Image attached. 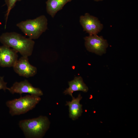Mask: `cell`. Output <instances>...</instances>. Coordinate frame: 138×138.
<instances>
[{
	"label": "cell",
	"instance_id": "obj_14",
	"mask_svg": "<svg viewBox=\"0 0 138 138\" xmlns=\"http://www.w3.org/2000/svg\"><path fill=\"white\" fill-rule=\"evenodd\" d=\"M4 77H0V90L3 89L5 91L6 90H8L9 88L7 86V83L4 81Z\"/></svg>",
	"mask_w": 138,
	"mask_h": 138
},
{
	"label": "cell",
	"instance_id": "obj_10",
	"mask_svg": "<svg viewBox=\"0 0 138 138\" xmlns=\"http://www.w3.org/2000/svg\"><path fill=\"white\" fill-rule=\"evenodd\" d=\"M71 101H67L66 105L69 107V117L73 120L77 119L80 116L83 112L82 106L80 103L82 98L80 94L77 97L75 98L73 97Z\"/></svg>",
	"mask_w": 138,
	"mask_h": 138
},
{
	"label": "cell",
	"instance_id": "obj_8",
	"mask_svg": "<svg viewBox=\"0 0 138 138\" xmlns=\"http://www.w3.org/2000/svg\"><path fill=\"white\" fill-rule=\"evenodd\" d=\"M8 90L12 94L16 93L21 95L23 93H28L39 96L43 94L40 88L33 87L27 80L15 82Z\"/></svg>",
	"mask_w": 138,
	"mask_h": 138
},
{
	"label": "cell",
	"instance_id": "obj_12",
	"mask_svg": "<svg viewBox=\"0 0 138 138\" xmlns=\"http://www.w3.org/2000/svg\"><path fill=\"white\" fill-rule=\"evenodd\" d=\"M72 0H47L46 2L47 13L53 18L59 11L62 10L66 4Z\"/></svg>",
	"mask_w": 138,
	"mask_h": 138
},
{
	"label": "cell",
	"instance_id": "obj_1",
	"mask_svg": "<svg viewBox=\"0 0 138 138\" xmlns=\"http://www.w3.org/2000/svg\"><path fill=\"white\" fill-rule=\"evenodd\" d=\"M0 42L14 49L22 56L28 57L32 55L35 44L33 40L15 32L3 33L0 36Z\"/></svg>",
	"mask_w": 138,
	"mask_h": 138
},
{
	"label": "cell",
	"instance_id": "obj_6",
	"mask_svg": "<svg viewBox=\"0 0 138 138\" xmlns=\"http://www.w3.org/2000/svg\"><path fill=\"white\" fill-rule=\"evenodd\" d=\"M79 21L84 31L89 35L97 34L103 28V25L98 19L88 13L81 16Z\"/></svg>",
	"mask_w": 138,
	"mask_h": 138
},
{
	"label": "cell",
	"instance_id": "obj_5",
	"mask_svg": "<svg viewBox=\"0 0 138 138\" xmlns=\"http://www.w3.org/2000/svg\"><path fill=\"white\" fill-rule=\"evenodd\" d=\"M85 44L89 52L101 55L105 53L108 44L106 40L97 34L89 35L84 38Z\"/></svg>",
	"mask_w": 138,
	"mask_h": 138
},
{
	"label": "cell",
	"instance_id": "obj_2",
	"mask_svg": "<svg viewBox=\"0 0 138 138\" xmlns=\"http://www.w3.org/2000/svg\"><path fill=\"white\" fill-rule=\"evenodd\" d=\"M50 124L47 117L41 116L35 118L21 120L19 125L26 137L40 138L43 136L49 129Z\"/></svg>",
	"mask_w": 138,
	"mask_h": 138
},
{
	"label": "cell",
	"instance_id": "obj_9",
	"mask_svg": "<svg viewBox=\"0 0 138 138\" xmlns=\"http://www.w3.org/2000/svg\"><path fill=\"white\" fill-rule=\"evenodd\" d=\"M18 52L15 50L4 45L0 46V66L13 67L18 60Z\"/></svg>",
	"mask_w": 138,
	"mask_h": 138
},
{
	"label": "cell",
	"instance_id": "obj_4",
	"mask_svg": "<svg viewBox=\"0 0 138 138\" xmlns=\"http://www.w3.org/2000/svg\"><path fill=\"white\" fill-rule=\"evenodd\" d=\"M41 100L40 96L31 95L8 100L6 103L12 116L24 114L34 108Z\"/></svg>",
	"mask_w": 138,
	"mask_h": 138
},
{
	"label": "cell",
	"instance_id": "obj_3",
	"mask_svg": "<svg viewBox=\"0 0 138 138\" xmlns=\"http://www.w3.org/2000/svg\"><path fill=\"white\" fill-rule=\"evenodd\" d=\"M48 19L44 15L33 19H27L17 23L16 26L29 38L32 40L38 38L47 29Z\"/></svg>",
	"mask_w": 138,
	"mask_h": 138
},
{
	"label": "cell",
	"instance_id": "obj_13",
	"mask_svg": "<svg viewBox=\"0 0 138 138\" xmlns=\"http://www.w3.org/2000/svg\"><path fill=\"white\" fill-rule=\"evenodd\" d=\"M22 0H5V2L7 7V10L5 15V28H6L8 17L10 11L14 7L17 2Z\"/></svg>",
	"mask_w": 138,
	"mask_h": 138
},
{
	"label": "cell",
	"instance_id": "obj_15",
	"mask_svg": "<svg viewBox=\"0 0 138 138\" xmlns=\"http://www.w3.org/2000/svg\"><path fill=\"white\" fill-rule=\"evenodd\" d=\"M95 1H96V2H99L100 1H102L103 0H94Z\"/></svg>",
	"mask_w": 138,
	"mask_h": 138
},
{
	"label": "cell",
	"instance_id": "obj_7",
	"mask_svg": "<svg viewBox=\"0 0 138 138\" xmlns=\"http://www.w3.org/2000/svg\"><path fill=\"white\" fill-rule=\"evenodd\" d=\"M13 67L19 75L27 78L34 76L37 72V68L30 64L27 57L22 56L17 60Z\"/></svg>",
	"mask_w": 138,
	"mask_h": 138
},
{
	"label": "cell",
	"instance_id": "obj_11",
	"mask_svg": "<svg viewBox=\"0 0 138 138\" xmlns=\"http://www.w3.org/2000/svg\"><path fill=\"white\" fill-rule=\"evenodd\" d=\"M69 86L64 92L65 95H68L72 97L73 93L76 91H81L87 92L88 90V87L84 83L83 78L81 76L74 77L72 80L68 82Z\"/></svg>",
	"mask_w": 138,
	"mask_h": 138
}]
</instances>
